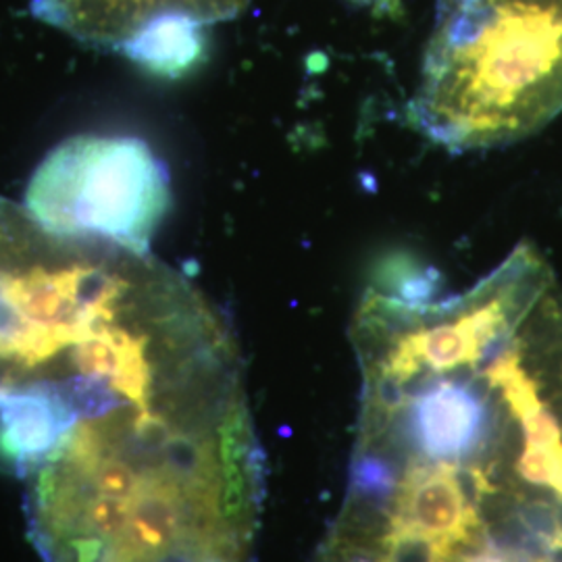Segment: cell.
<instances>
[{
  "mask_svg": "<svg viewBox=\"0 0 562 562\" xmlns=\"http://www.w3.org/2000/svg\"><path fill=\"white\" fill-rule=\"evenodd\" d=\"M250 0H32V13L76 41L120 50L159 18L183 15L202 25L232 20Z\"/></svg>",
  "mask_w": 562,
  "mask_h": 562,
  "instance_id": "obj_5",
  "label": "cell"
},
{
  "mask_svg": "<svg viewBox=\"0 0 562 562\" xmlns=\"http://www.w3.org/2000/svg\"><path fill=\"white\" fill-rule=\"evenodd\" d=\"M562 111V0H438L408 117L454 153L522 140Z\"/></svg>",
  "mask_w": 562,
  "mask_h": 562,
  "instance_id": "obj_3",
  "label": "cell"
},
{
  "mask_svg": "<svg viewBox=\"0 0 562 562\" xmlns=\"http://www.w3.org/2000/svg\"><path fill=\"white\" fill-rule=\"evenodd\" d=\"M440 281L442 278L434 267L406 255H396L380 262L371 288L401 301L427 302L438 299Z\"/></svg>",
  "mask_w": 562,
  "mask_h": 562,
  "instance_id": "obj_7",
  "label": "cell"
},
{
  "mask_svg": "<svg viewBox=\"0 0 562 562\" xmlns=\"http://www.w3.org/2000/svg\"><path fill=\"white\" fill-rule=\"evenodd\" d=\"M248 408L236 334L201 288L0 196V467L21 487L115 480Z\"/></svg>",
  "mask_w": 562,
  "mask_h": 562,
  "instance_id": "obj_2",
  "label": "cell"
},
{
  "mask_svg": "<svg viewBox=\"0 0 562 562\" xmlns=\"http://www.w3.org/2000/svg\"><path fill=\"white\" fill-rule=\"evenodd\" d=\"M554 280L519 244L467 292L371 288L350 338L361 401L315 562H562V501L525 417L522 322Z\"/></svg>",
  "mask_w": 562,
  "mask_h": 562,
  "instance_id": "obj_1",
  "label": "cell"
},
{
  "mask_svg": "<svg viewBox=\"0 0 562 562\" xmlns=\"http://www.w3.org/2000/svg\"><path fill=\"white\" fill-rule=\"evenodd\" d=\"M352 2H355V4H361V7H367V9H373L375 13L387 15V13L401 11L402 0H352Z\"/></svg>",
  "mask_w": 562,
  "mask_h": 562,
  "instance_id": "obj_8",
  "label": "cell"
},
{
  "mask_svg": "<svg viewBox=\"0 0 562 562\" xmlns=\"http://www.w3.org/2000/svg\"><path fill=\"white\" fill-rule=\"evenodd\" d=\"M204 27L201 21L183 15L159 18L127 42L121 55L153 76L181 78L204 57Z\"/></svg>",
  "mask_w": 562,
  "mask_h": 562,
  "instance_id": "obj_6",
  "label": "cell"
},
{
  "mask_svg": "<svg viewBox=\"0 0 562 562\" xmlns=\"http://www.w3.org/2000/svg\"><path fill=\"white\" fill-rule=\"evenodd\" d=\"M171 204L165 162L146 142L78 136L63 142L27 183L25 209L48 229L150 252Z\"/></svg>",
  "mask_w": 562,
  "mask_h": 562,
  "instance_id": "obj_4",
  "label": "cell"
}]
</instances>
